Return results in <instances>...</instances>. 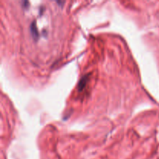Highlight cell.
<instances>
[{
	"instance_id": "6da1fadb",
	"label": "cell",
	"mask_w": 159,
	"mask_h": 159,
	"mask_svg": "<svg viewBox=\"0 0 159 159\" xmlns=\"http://www.w3.org/2000/svg\"><path fill=\"white\" fill-rule=\"evenodd\" d=\"M30 33L34 39L38 38V32L37 29V26H36L35 25V22H33V24L30 25Z\"/></svg>"
},
{
	"instance_id": "7a4b0ae2",
	"label": "cell",
	"mask_w": 159,
	"mask_h": 159,
	"mask_svg": "<svg viewBox=\"0 0 159 159\" xmlns=\"http://www.w3.org/2000/svg\"><path fill=\"white\" fill-rule=\"evenodd\" d=\"M87 76H84L83 78H82L81 81L79 82V83H78V90L82 91L83 89V88L85 87L86 84V81H87Z\"/></svg>"
}]
</instances>
